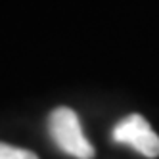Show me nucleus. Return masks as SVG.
<instances>
[{"mask_svg":"<svg viewBox=\"0 0 159 159\" xmlns=\"http://www.w3.org/2000/svg\"><path fill=\"white\" fill-rule=\"evenodd\" d=\"M48 129L52 140L63 153L77 159L94 157V148L83 134L79 115L71 107H56L48 117Z\"/></svg>","mask_w":159,"mask_h":159,"instance_id":"obj_1","label":"nucleus"},{"mask_svg":"<svg viewBox=\"0 0 159 159\" xmlns=\"http://www.w3.org/2000/svg\"><path fill=\"white\" fill-rule=\"evenodd\" d=\"M113 142L130 146L148 159L159 157V136L140 113H130L113 127Z\"/></svg>","mask_w":159,"mask_h":159,"instance_id":"obj_2","label":"nucleus"},{"mask_svg":"<svg viewBox=\"0 0 159 159\" xmlns=\"http://www.w3.org/2000/svg\"><path fill=\"white\" fill-rule=\"evenodd\" d=\"M0 159H39V155L33 153L31 150H23V148L0 142Z\"/></svg>","mask_w":159,"mask_h":159,"instance_id":"obj_3","label":"nucleus"}]
</instances>
